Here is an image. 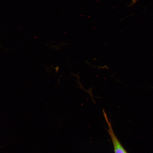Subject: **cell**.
I'll list each match as a JSON object with an SVG mask.
<instances>
[{"mask_svg": "<svg viewBox=\"0 0 153 153\" xmlns=\"http://www.w3.org/2000/svg\"><path fill=\"white\" fill-rule=\"evenodd\" d=\"M102 111L105 119L108 126V132L112 140L114 153H128L115 134L113 129H112L111 123L109 120L105 111L103 110Z\"/></svg>", "mask_w": 153, "mask_h": 153, "instance_id": "cell-1", "label": "cell"}]
</instances>
